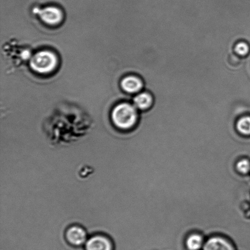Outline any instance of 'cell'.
I'll return each mask as SVG.
<instances>
[{"mask_svg":"<svg viewBox=\"0 0 250 250\" xmlns=\"http://www.w3.org/2000/svg\"><path fill=\"white\" fill-rule=\"evenodd\" d=\"M134 102L139 109L146 110L153 105V97L148 92H142L135 97Z\"/></svg>","mask_w":250,"mask_h":250,"instance_id":"ba28073f","label":"cell"},{"mask_svg":"<svg viewBox=\"0 0 250 250\" xmlns=\"http://www.w3.org/2000/svg\"><path fill=\"white\" fill-rule=\"evenodd\" d=\"M203 239L200 234H193L188 237L186 244L189 250H199L202 247Z\"/></svg>","mask_w":250,"mask_h":250,"instance_id":"9c48e42d","label":"cell"},{"mask_svg":"<svg viewBox=\"0 0 250 250\" xmlns=\"http://www.w3.org/2000/svg\"><path fill=\"white\" fill-rule=\"evenodd\" d=\"M67 241L73 246H82L85 243L87 239L86 232L80 227H70L66 232Z\"/></svg>","mask_w":250,"mask_h":250,"instance_id":"277c9868","label":"cell"},{"mask_svg":"<svg viewBox=\"0 0 250 250\" xmlns=\"http://www.w3.org/2000/svg\"><path fill=\"white\" fill-rule=\"evenodd\" d=\"M236 128L241 134L250 135V117L245 116L239 119L237 122Z\"/></svg>","mask_w":250,"mask_h":250,"instance_id":"30bf717a","label":"cell"},{"mask_svg":"<svg viewBox=\"0 0 250 250\" xmlns=\"http://www.w3.org/2000/svg\"><path fill=\"white\" fill-rule=\"evenodd\" d=\"M122 87L127 92L135 93L139 91L142 89L143 87V83L139 78L129 76L122 80Z\"/></svg>","mask_w":250,"mask_h":250,"instance_id":"52a82bcc","label":"cell"},{"mask_svg":"<svg viewBox=\"0 0 250 250\" xmlns=\"http://www.w3.org/2000/svg\"><path fill=\"white\" fill-rule=\"evenodd\" d=\"M234 51L239 55H247L249 52L250 48L248 44L241 42L235 45Z\"/></svg>","mask_w":250,"mask_h":250,"instance_id":"7c38bea8","label":"cell"},{"mask_svg":"<svg viewBox=\"0 0 250 250\" xmlns=\"http://www.w3.org/2000/svg\"><path fill=\"white\" fill-rule=\"evenodd\" d=\"M112 119L115 126L122 130L131 129L136 124L137 114L134 108L128 104H122L112 112Z\"/></svg>","mask_w":250,"mask_h":250,"instance_id":"6da1fadb","label":"cell"},{"mask_svg":"<svg viewBox=\"0 0 250 250\" xmlns=\"http://www.w3.org/2000/svg\"><path fill=\"white\" fill-rule=\"evenodd\" d=\"M204 250H234L227 240L220 237H213L206 242Z\"/></svg>","mask_w":250,"mask_h":250,"instance_id":"8992f818","label":"cell"},{"mask_svg":"<svg viewBox=\"0 0 250 250\" xmlns=\"http://www.w3.org/2000/svg\"><path fill=\"white\" fill-rule=\"evenodd\" d=\"M87 250H112V244L106 237L96 236L91 237L86 244Z\"/></svg>","mask_w":250,"mask_h":250,"instance_id":"5b68a950","label":"cell"},{"mask_svg":"<svg viewBox=\"0 0 250 250\" xmlns=\"http://www.w3.org/2000/svg\"><path fill=\"white\" fill-rule=\"evenodd\" d=\"M39 16L45 23L51 24L60 23L62 19V13L55 7H48L39 11Z\"/></svg>","mask_w":250,"mask_h":250,"instance_id":"3957f363","label":"cell"},{"mask_svg":"<svg viewBox=\"0 0 250 250\" xmlns=\"http://www.w3.org/2000/svg\"><path fill=\"white\" fill-rule=\"evenodd\" d=\"M57 63V58L53 53L42 51L33 56L31 61V66L37 72L46 73L55 69Z\"/></svg>","mask_w":250,"mask_h":250,"instance_id":"7a4b0ae2","label":"cell"},{"mask_svg":"<svg viewBox=\"0 0 250 250\" xmlns=\"http://www.w3.org/2000/svg\"><path fill=\"white\" fill-rule=\"evenodd\" d=\"M237 170L242 174H247L250 170V161L247 159H243L236 164Z\"/></svg>","mask_w":250,"mask_h":250,"instance_id":"8fae6325","label":"cell"}]
</instances>
